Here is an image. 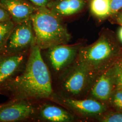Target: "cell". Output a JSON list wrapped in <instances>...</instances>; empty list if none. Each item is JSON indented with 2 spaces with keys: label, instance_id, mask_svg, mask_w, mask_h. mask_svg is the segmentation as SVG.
<instances>
[{
  "label": "cell",
  "instance_id": "obj_24",
  "mask_svg": "<svg viewBox=\"0 0 122 122\" xmlns=\"http://www.w3.org/2000/svg\"><path fill=\"white\" fill-rule=\"evenodd\" d=\"M118 89H119L121 91H122V87H121V88H118Z\"/></svg>",
  "mask_w": 122,
  "mask_h": 122
},
{
  "label": "cell",
  "instance_id": "obj_18",
  "mask_svg": "<svg viewBox=\"0 0 122 122\" xmlns=\"http://www.w3.org/2000/svg\"><path fill=\"white\" fill-rule=\"evenodd\" d=\"M103 113L100 115L99 120L101 122H122V112Z\"/></svg>",
  "mask_w": 122,
  "mask_h": 122
},
{
  "label": "cell",
  "instance_id": "obj_20",
  "mask_svg": "<svg viewBox=\"0 0 122 122\" xmlns=\"http://www.w3.org/2000/svg\"><path fill=\"white\" fill-rule=\"evenodd\" d=\"M111 15L117 13L122 9V0H110Z\"/></svg>",
  "mask_w": 122,
  "mask_h": 122
},
{
  "label": "cell",
  "instance_id": "obj_15",
  "mask_svg": "<svg viewBox=\"0 0 122 122\" xmlns=\"http://www.w3.org/2000/svg\"><path fill=\"white\" fill-rule=\"evenodd\" d=\"M15 25L12 20L0 22V52L2 51Z\"/></svg>",
  "mask_w": 122,
  "mask_h": 122
},
{
  "label": "cell",
  "instance_id": "obj_5",
  "mask_svg": "<svg viewBox=\"0 0 122 122\" xmlns=\"http://www.w3.org/2000/svg\"><path fill=\"white\" fill-rule=\"evenodd\" d=\"M78 45L59 44L49 48V58L53 68L60 71L73 61L78 54Z\"/></svg>",
  "mask_w": 122,
  "mask_h": 122
},
{
  "label": "cell",
  "instance_id": "obj_10",
  "mask_svg": "<svg viewBox=\"0 0 122 122\" xmlns=\"http://www.w3.org/2000/svg\"><path fill=\"white\" fill-rule=\"evenodd\" d=\"M65 102L72 109L87 116H100L108 110L105 103L96 99L81 100L67 99L65 100Z\"/></svg>",
  "mask_w": 122,
  "mask_h": 122
},
{
  "label": "cell",
  "instance_id": "obj_2",
  "mask_svg": "<svg viewBox=\"0 0 122 122\" xmlns=\"http://www.w3.org/2000/svg\"><path fill=\"white\" fill-rule=\"evenodd\" d=\"M35 44L41 49L69 42L71 35L61 17L47 7L38 8L31 16Z\"/></svg>",
  "mask_w": 122,
  "mask_h": 122
},
{
  "label": "cell",
  "instance_id": "obj_16",
  "mask_svg": "<svg viewBox=\"0 0 122 122\" xmlns=\"http://www.w3.org/2000/svg\"><path fill=\"white\" fill-rule=\"evenodd\" d=\"M116 89L122 87V57L117 59L112 65Z\"/></svg>",
  "mask_w": 122,
  "mask_h": 122
},
{
  "label": "cell",
  "instance_id": "obj_14",
  "mask_svg": "<svg viewBox=\"0 0 122 122\" xmlns=\"http://www.w3.org/2000/svg\"><path fill=\"white\" fill-rule=\"evenodd\" d=\"M90 8L93 15L99 19H103L111 15L110 0H92Z\"/></svg>",
  "mask_w": 122,
  "mask_h": 122
},
{
  "label": "cell",
  "instance_id": "obj_21",
  "mask_svg": "<svg viewBox=\"0 0 122 122\" xmlns=\"http://www.w3.org/2000/svg\"><path fill=\"white\" fill-rule=\"evenodd\" d=\"M32 4L38 8L47 7L48 4L52 0H28Z\"/></svg>",
  "mask_w": 122,
  "mask_h": 122
},
{
  "label": "cell",
  "instance_id": "obj_22",
  "mask_svg": "<svg viewBox=\"0 0 122 122\" xmlns=\"http://www.w3.org/2000/svg\"><path fill=\"white\" fill-rule=\"evenodd\" d=\"M116 22L118 24L122 26V13L118 15L116 18Z\"/></svg>",
  "mask_w": 122,
  "mask_h": 122
},
{
  "label": "cell",
  "instance_id": "obj_23",
  "mask_svg": "<svg viewBox=\"0 0 122 122\" xmlns=\"http://www.w3.org/2000/svg\"><path fill=\"white\" fill-rule=\"evenodd\" d=\"M118 38L120 39V41L122 43V26L119 29L118 32Z\"/></svg>",
  "mask_w": 122,
  "mask_h": 122
},
{
  "label": "cell",
  "instance_id": "obj_17",
  "mask_svg": "<svg viewBox=\"0 0 122 122\" xmlns=\"http://www.w3.org/2000/svg\"><path fill=\"white\" fill-rule=\"evenodd\" d=\"M109 100L114 107L122 112V92L116 89L113 92Z\"/></svg>",
  "mask_w": 122,
  "mask_h": 122
},
{
  "label": "cell",
  "instance_id": "obj_12",
  "mask_svg": "<svg viewBox=\"0 0 122 122\" xmlns=\"http://www.w3.org/2000/svg\"><path fill=\"white\" fill-rule=\"evenodd\" d=\"M85 5V0H52L47 7L61 17L78 13Z\"/></svg>",
  "mask_w": 122,
  "mask_h": 122
},
{
  "label": "cell",
  "instance_id": "obj_11",
  "mask_svg": "<svg viewBox=\"0 0 122 122\" xmlns=\"http://www.w3.org/2000/svg\"><path fill=\"white\" fill-rule=\"evenodd\" d=\"M8 55L0 60V86L19 70L25 60L21 52Z\"/></svg>",
  "mask_w": 122,
  "mask_h": 122
},
{
  "label": "cell",
  "instance_id": "obj_19",
  "mask_svg": "<svg viewBox=\"0 0 122 122\" xmlns=\"http://www.w3.org/2000/svg\"><path fill=\"white\" fill-rule=\"evenodd\" d=\"M11 20V17L4 5L0 1V22H4Z\"/></svg>",
  "mask_w": 122,
  "mask_h": 122
},
{
  "label": "cell",
  "instance_id": "obj_1",
  "mask_svg": "<svg viewBox=\"0 0 122 122\" xmlns=\"http://www.w3.org/2000/svg\"><path fill=\"white\" fill-rule=\"evenodd\" d=\"M4 84L17 99H43L51 96L53 91L50 74L38 46L35 44L31 47L22 73Z\"/></svg>",
  "mask_w": 122,
  "mask_h": 122
},
{
  "label": "cell",
  "instance_id": "obj_3",
  "mask_svg": "<svg viewBox=\"0 0 122 122\" xmlns=\"http://www.w3.org/2000/svg\"><path fill=\"white\" fill-rule=\"evenodd\" d=\"M118 53V49L109 38L101 35L94 43L80 48L75 66L86 69L94 80L113 64Z\"/></svg>",
  "mask_w": 122,
  "mask_h": 122
},
{
  "label": "cell",
  "instance_id": "obj_8",
  "mask_svg": "<svg viewBox=\"0 0 122 122\" xmlns=\"http://www.w3.org/2000/svg\"><path fill=\"white\" fill-rule=\"evenodd\" d=\"M11 15L15 24L30 19L38 7L27 0H0Z\"/></svg>",
  "mask_w": 122,
  "mask_h": 122
},
{
  "label": "cell",
  "instance_id": "obj_7",
  "mask_svg": "<svg viewBox=\"0 0 122 122\" xmlns=\"http://www.w3.org/2000/svg\"><path fill=\"white\" fill-rule=\"evenodd\" d=\"M112 65L96 76L92 86V96L101 102L109 100L114 91L115 79Z\"/></svg>",
  "mask_w": 122,
  "mask_h": 122
},
{
  "label": "cell",
  "instance_id": "obj_6",
  "mask_svg": "<svg viewBox=\"0 0 122 122\" xmlns=\"http://www.w3.org/2000/svg\"><path fill=\"white\" fill-rule=\"evenodd\" d=\"M32 105L25 100L16 101L0 107V122H16L26 119L34 113Z\"/></svg>",
  "mask_w": 122,
  "mask_h": 122
},
{
  "label": "cell",
  "instance_id": "obj_4",
  "mask_svg": "<svg viewBox=\"0 0 122 122\" xmlns=\"http://www.w3.org/2000/svg\"><path fill=\"white\" fill-rule=\"evenodd\" d=\"M35 44L30 19L15 24L1 52L7 55L21 52Z\"/></svg>",
  "mask_w": 122,
  "mask_h": 122
},
{
  "label": "cell",
  "instance_id": "obj_9",
  "mask_svg": "<svg viewBox=\"0 0 122 122\" xmlns=\"http://www.w3.org/2000/svg\"><path fill=\"white\" fill-rule=\"evenodd\" d=\"M92 80L88 71L82 67L74 66L73 70L66 79L63 86L71 94L77 95L84 91Z\"/></svg>",
  "mask_w": 122,
  "mask_h": 122
},
{
  "label": "cell",
  "instance_id": "obj_13",
  "mask_svg": "<svg viewBox=\"0 0 122 122\" xmlns=\"http://www.w3.org/2000/svg\"><path fill=\"white\" fill-rule=\"evenodd\" d=\"M41 116L44 119L53 122H67L72 121V116L60 107L52 105H44L40 111Z\"/></svg>",
  "mask_w": 122,
  "mask_h": 122
}]
</instances>
